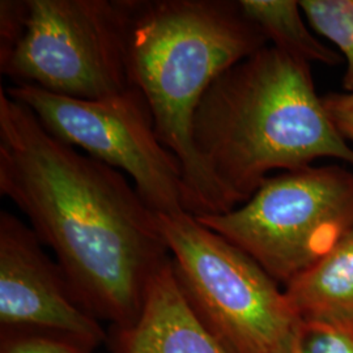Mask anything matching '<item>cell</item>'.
Masks as SVG:
<instances>
[{
	"instance_id": "obj_1",
	"label": "cell",
	"mask_w": 353,
	"mask_h": 353,
	"mask_svg": "<svg viewBox=\"0 0 353 353\" xmlns=\"http://www.w3.org/2000/svg\"><path fill=\"white\" fill-rule=\"evenodd\" d=\"M0 192L49 246L77 300L123 331L170 259L159 216L127 176L55 138L0 88Z\"/></svg>"
},
{
	"instance_id": "obj_2",
	"label": "cell",
	"mask_w": 353,
	"mask_h": 353,
	"mask_svg": "<svg viewBox=\"0 0 353 353\" xmlns=\"http://www.w3.org/2000/svg\"><path fill=\"white\" fill-rule=\"evenodd\" d=\"M192 140L230 210L248 202L274 170L318 159L353 165L305 63L265 46L219 76L194 117Z\"/></svg>"
},
{
	"instance_id": "obj_3",
	"label": "cell",
	"mask_w": 353,
	"mask_h": 353,
	"mask_svg": "<svg viewBox=\"0 0 353 353\" xmlns=\"http://www.w3.org/2000/svg\"><path fill=\"white\" fill-rule=\"evenodd\" d=\"M267 46L263 33L228 0H140L130 42L134 87L150 105L159 139L182 168L186 212H230L192 140L194 117L214 80Z\"/></svg>"
},
{
	"instance_id": "obj_4",
	"label": "cell",
	"mask_w": 353,
	"mask_h": 353,
	"mask_svg": "<svg viewBox=\"0 0 353 353\" xmlns=\"http://www.w3.org/2000/svg\"><path fill=\"white\" fill-rule=\"evenodd\" d=\"M140 0H1L0 71L77 100L134 87L130 42Z\"/></svg>"
},
{
	"instance_id": "obj_5",
	"label": "cell",
	"mask_w": 353,
	"mask_h": 353,
	"mask_svg": "<svg viewBox=\"0 0 353 353\" xmlns=\"http://www.w3.org/2000/svg\"><path fill=\"white\" fill-rule=\"evenodd\" d=\"M191 307L229 353H284L299 318L249 255L188 212L157 214Z\"/></svg>"
},
{
	"instance_id": "obj_6",
	"label": "cell",
	"mask_w": 353,
	"mask_h": 353,
	"mask_svg": "<svg viewBox=\"0 0 353 353\" xmlns=\"http://www.w3.org/2000/svg\"><path fill=\"white\" fill-rule=\"evenodd\" d=\"M287 285L353 230V173L339 165L268 176L227 214L196 217Z\"/></svg>"
},
{
	"instance_id": "obj_7",
	"label": "cell",
	"mask_w": 353,
	"mask_h": 353,
	"mask_svg": "<svg viewBox=\"0 0 353 353\" xmlns=\"http://www.w3.org/2000/svg\"><path fill=\"white\" fill-rule=\"evenodd\" d=\"M55 138L130 176L157 214L186 212L182 168L159 139L150 105L137 87L101 100H77L33 85L4 88Z\"/></svg>"
},
{
	"instance_id": "obj_8",
	"label": "cell",
	"mask_w": 353,
	"mask_h": 353,
	"mask_svg": "<svg viewBox=\"0 0 353 353\" xmlns=\"http://www.w3.org/2000/svg\"><path fill=\"white\" fill-rule=\"evenodd\" d=\"M0 325L63 335L93 350L109 341L33 229L10 211L0 212Z\"/></svg>"
},
{
	"instance_id": "obj_9",
	"label": "cell",
	"mask_w": 353,
	"mask_h": 353,
	"mask_svg": "<svg viewBox=\"0 0 353 353\" xmlns=\"http://www.w3.org/2000/svg\"><path fill=\"white\" fill-rule=\"evenodd\" d=\"M109 341L113 353H229L191 307L172 258L151 279L137 323Z\"/></svg>"
},
{
	"instance_id": "obj_10",
	"label": "cell",
	"mask_w": 353,
	"mask_h": 353,
	"mask_svg": "<svg viewBox=\"0 0 353 353\" xmlns=\"http://www.w3.org/2000/svg\"><path fill=\"white\" fill-rule=\"evenodd\" d=\"M285 297L300 321L353 332V230L285 285Z\"/></svg>"
},
{
	"instance_id": "obj_11",
	"label": "cell",
	"mask_w": 353,
	"mask_h": 353,
	"mask_svg": "<svg viewBox=\"0 0 353 353\" xmlns=\"http://www.w3.org/2000/svg\"><path fill=\"white\" fill-rule=\"evenodd\" d=\"M241 11L274 48L305 63L335 65L341 55L316 39L305 24L300 1L240 0Z\"/></svg>"
},
{
	"instance_id": "obj_12",
	"label": "cell",
	"mask_w": 353,
	"mask_h": 353,
	"mask_svg": "<svg viewBox=\"0 0 353 353\" xmlns=\"http://www.w3.org/2000/svg\"><path fill=\"white\" fill-rule=\"evenodd\" d=\"M300 7L309 24L344 55L347 70L343 88L353 92V0H303Z\"/></svg>"
},
{
	"instance_id": "obj_13",
	"label": "cell",
	"mask_w": 353,
	"mask_h": 353,
	"mask_svg": "<svg viewBox=\"0 0 353 353\" xmlns=\"http://www.w3.org/2000/svg\"><path fill=\"white\" fill-rule=\"evenodd\" d=\"M284 353H353V332L299 319Z\"/></svg>"
},
{
	"instance_id": "obj_14",
	"label": "cell",
	"mask_w": 353,
	"mask_h": 353,
	"mask_svg": "<svg viewBox=\"0 0 353 353\" xmlns=\"http://www.w3.org/2000/svg\"><path fill=\"white\" fill-rule=\"evenodd\" d=\"M93 348L63 335L42 331H1L0 353H93Z\"/></svg>"
},
{
	"instance_id": "obj_15",
	"label": "cell",
	"mask_w": 353,
	"mask_h": 353,
	"mask_svg": "<svg viewBox=\"0 0 353 353\" xmlns=\"http://www.w3.org/2000/svg\"><path fill=\"white\" fill-rule=\"evenodd\" d=\"M322 103L341 138L353 141V92L330 93L322 97Z\"/></svg>"
},
{
	"instance_id": "obj_16",
	"label": "cell",
	"mask_w": 353,
	"mask_h": 353,
	"mask_svg": "<svg viewBox=\"0 0 353 353\" xmlns=\"http://www.w3.org/2000/svg\"><path fill=\"white\" fill-rule=\"evenodd\" d=\"M110 353H113V352H110Z\"/></svg>"
}]
</instances>
